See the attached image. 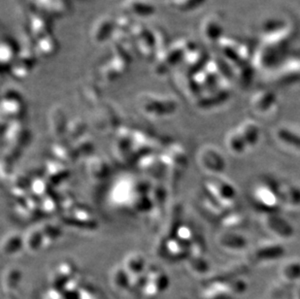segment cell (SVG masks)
Returning a JSON list of instances; mask_svg holds the SVG:
<instances>
[{
  "label": "cell",
  "instance_id": "cell-1",
  "mask_svg": "<svg viewBox=\"0 0 300 299\" xmlns=\"http://www.w3.org/2000/svg\"><path fill=\"white\" fill-rule=\"evenodd\" d=\"M134 56L119 47L112 44L108 55L101 59L96 68L97 76L101 80L112 82L122 77L129 69Z\"/></svg>",
  "mask_w": 300,
  "mask_h": 299
},
{
  "label": "cell",
  "instance_id": "cell-2",
  "mask_svg": "<svg viewBox=\"0 0 300 299\" xmlns=\"http://www.w3.org/2000/svg\"><path fill=\"white\" fill-rule=\"evenodd\" d=\"M187 43L188 39L185 37H180L176 40H173L166 50L157 55L154 59V73L157 76H164L176 69L183 62Z\"/></svg>",
  "mask_w": 300,
  "mask_h": 299
},
{
  "label": "cell",
  "instance_id": "cell-3",
  "mask_svg": "<svg viewBox=\"0 0 300 299\" xmlns=\"http://www.w3.org/2000/svg\"><path fill=\"white\" fill-rule=\"evenodd\" d=\"M129 32L134 41L135 54L145 60L154 61L156 56V45L151 27L136 21Z\"/></svg>",
  "mask_w": 300,
  "mask_h": 299
},
{
  "label": "cell",
  "instance_id": "cell-4",
  "mask_svg": "<svg viewBox=\"0 0 300 299\" xmlns=\"http://www.w3.org/2000/svg\"><path fill=\"white\" fill-rule=\"evenodd\" d=\"M27 35V33H26ZM37 55L34 44L27 35L25 42L20 44V52L16 58L9 74L16 80H24L34 71L37 61Z\"/></svg>",
  "mask_w": 300,
  "mask_h": 299
},
{
  "label": "cell",
  "instance_id": "cell-5",
  "mask_svg": "<svg viewBox=\"0 0 300 299\" xmlns=\"http://www.w3.org/2000/svg\"><path fill=\"white\" fill-rule=\"evenodd\" d=\"M259 222L267 234L275 240L287 241L294 235L292 225L279 212L261 214Z\"/></svg>",
  "mask_w": 300,
  "mask_h": 299
},
{
  "label": "cell",
  "instance_id": "cell-6",
  "mask_svg": "<svg viewBox=\"0 0 300 299\" xmlns=\"http://www.w3.org/2000/svg\"><path fill=\"white\" fill-rule=\"evenodd\" d=\"M251 199L255 207L258 209L261 214L279 212L280 208H282L274 184L268 183L256 184L252 190Z\"/></svg>",
  "mask_w": 300,
  "mask_h": 299
},
{
  "label": "cell",
  "instance_id": "cell-7",
  "mask_svg": "<svg viewBox=\"0 0 300 299\" xmlns=\"http://www.w3.org/2000/svg\"><path fill=\"white\" fill-rule=\"evenodd\" d=\"M205 189L214 200L219 202L223 207L230 210L237 197V191L234 184L223 179L208 180L205 183Z\"/></svg>",
  "mask_w": 300,
  "mask_h": 299
},
{
  "label": "cell",
  "instance_id": "cell-8",
  "mask_svg": "<svg viewBox=\"0 0 300 299\" xmlns=\"http://www.w3.org/2000/svg\"><path fill=\"white\" fill-rule=\"evenodd\" d=\"M286 252L285 246L275 239H262L257 242L250 253V261L262 264L281 258Z\"/></svg>",
  "mask_w": 300,
  "mask_h": 299
},
{
  "label": "cell",
  "instance_id": "cell-9",
  "mask_svg": "<svg viewBox=\"0 0 300 299\" xmlns=\"http://www.w3.org/2000/svg\"><path fill=\"white\" fill-rule=\"evenodd\" d=\"M139 106L147 114L164 115L175 110L176 101L168 95L145 93L139 98Z\"/></svg>",
  "mask_w": 300,
  "mask_h": 299
},
{
  "label": "cell",
  "instance_id": "cell-10",
  "mask_svg": "<svg viewBox=\"0 0 300 299\" xmlns=\"http://www.w3.org/2000/svg\"><path fill=\"white\" fill-rule=\"evenodd\" d=\"M27 35L32 44L43 39L46 36L54 33L51 26V20L32 9L27 16Z\"/></svg>",
  "mask_w": 300,
  "mask_h": 299
},
{
  "label": "cell",
  "instance_id": "cell-11",
  "mask_svg": "<svg viewBox=\"0 0 300 299\" xmlns=\"http://www.w3.org/2000/svg\"><path fill=\"white\" fill-rule=\"evenodd\" d=\"M115 29L114 16L108 14L102 15L93 23L90 28V39L92 43L96 45L104 44L111 41Z\"/></svg>",
  "mask_w": 300,
  "mask_h": 299
},
{
  "label": "cell",
  "instance_id": "cell-12",
  "mask_svg": "<svg viewBox=\"0 0 300 299\" xmlns=\"http://www.w3.org/2000/svg\"><path fill=\"white\" fill-rule=\"evenodd\" d=\"M282 208L290 211L300 210V188L289 182H277L274 184Z\"/></svg>",
  "mask_w": 300,
  "mask_h": 299
},
{
  "label": "cell",
  "instance_id": "cell-13",
  "mask_svg": "<svg viewBox=\"0 0 300 299\" xmlns=\"http://www.w3.org/2000/svg\"><path fill=\"white\" fill-rule=\"evenodd\" d=\"M217 245L228 253H241L248 249L249 241L245 235L235 231L226 230L220 233L217 237Z\"/></svg>",
  "mask_w": 300,
  "mask_h": 299
},
{
  "label": "cell",
  "instance_id": "cell-14",
  "mask_svg": "<svg viewBox=\"0 0 300 299\" xmlns=\"http://www.w3.org/2000/svg\"><path fill=\"white\" fill-rule=\"evenodd\" d=\"M199 162L201 167H203L204 170L212 174L222 172L226 166V162L222 153L211 146L201 150Z\"/></svg>",
  "mask_w": 300,
  "mask_h": 299
},
{
  "label": "cell",
  "instance_id": "cell-15",
  "mask_svg": "<svg viewBox=\"0 0 300 299\" xmlns=\"http://www.w3.org/2000/svg\"><path fill=\"white\" fill-rule=\"evenodd\" d=\"M20 52L18 44L10 36H3L0 45V61L2 72H10L16 58Z\"/></svg>",
  "mask_w": 300,
  "mask_h": 299
},
{
  "label": "cell",
  "instance_id": "cell-16",
  "mask_svg": "<svg viewBox=\"0 0 300 299\" xmlns=\"http://www.w3.org/2000/svg\"><path fill=\"white\" fill-rule=\"evenodd\" d=\"M121 10L126 12L134 19H143L154 16L156 8L151 0H123Z\"/></svg>",
  "mask_w": 300,
  "mask_h": 299
},
{
  "label": "cell",
  "instance_id": "cell-17",
  "mask_svg": "<svg viewBox=\"0 0 300 299\" xmlns=\"http://www.w3.org/2000/svg\"><path fill=\"white\" fill-rule=\"evenodd\" d=\"M273 135L283 147L294 152H300V132L298 130L292 127L281 126L274 129Z\"/></svg>",
  "mask_w": 300,
  "mask_h": 299
},
{
  "label": "cell",
  "instance_id": "cell-18",
  "mask_svg": "<svg viewBox=\"0 0 300 299\" xmlns=\"http://www.w3.org/2000/svg\"><path fill=\"white\" fill-rule=\"evenodd\" d=\"M245 140L248 150L256 148L260 138V127L256 122L247 120L236 128Z\"/></svg>",
  "mask_w": 300,
  "mask_h": 299
},
{
  "label": "cell",
  "instance_id": "cell-19",
  "mask_svg": "<svg viewBox=\"0 0 300 299\" xmlns=\"http://www.w3.org/2000/svg\"><path fill=\"white\" fill-rule=\"evenodd\" d=\"M31 9L40 13L50 20L60 17L63 11L56 0H28Z\"/></svg>",
  "mask_w": 300,
  "mask_h": 299
},
{
  "label": "cell",
  "instance_id": "cell-20",
  "mask_svg": "<svg viewBox=\"0 0 300 299\" xmlns=\"http://www.w3.org/2000/svg\"><path fill=\"white\" fill-rule=\"evenodd\" d=\"M34 47L38 58H50L56 55L58 44L56 36L52 33L34 43Z\"/></svg>",
  "mask_w": 300,
  "mask_h": 299
},
{
  "label": "cell",
  "instance_id": "cell-21",
  "mask_svg": "<svg viewBox=\"0 0 300 299\" xmlns=\"http://www.w3.org/2000/svg\"><path fill=\"white\" fill-rule=\"evenodd\" d=\"M22 96L17 92L7 91L3 95L2 99V110L3 113H7L8 115H18L22 113L21 111L23 108Z\"/></svg>",
  "mask_w": 300,
  "mask_h": 299
},
{
  "label": "cell",
  "instance_id": "cell-22",
  "mask_svg": "<svg viewBox=\"0 0 300 299\" xmlns=\"http://www.w3.org/2000/svg\"><path fill=\"white\" fill-rule=\"evenodd\" d=\"M225 146L235 156H242L248 150L247 144L237 129L230 130L225 136Z\"/></svg>",
  "mask_w": 300,
  "mask_h": 299
},
{
  "label": "cell",
  "instance_id": "cell-23",
  "mask_svg": "<svg viewBox=\"0 0 300 299\" xmlns=\"http://www.w3.org/2000/svg\"><path fill=\"white\" fill-rule=\"evenodd\" d=\"M280 275L282 280L292 284L300 279V260L289 259L284 263L280 269Z\"/></svg>",
  "mask_w": 300,
  "mask_h": 299
},
{
  "label": "cell",
  "instance_id": "cell-24",
  "mask_svg": "<svg viewBox=\"0 0 300 299\" xmlns=\"http://www.w3.org/2000/svg\"><path fill=\"white\" fill-rule=\"evenodd\" d=\"M166 285L167 280L164 274H161V273L153 274V277H151L150 283H148L147 286L145 287V294L148 297H154L155 295H157L159 292H161Z\"/></svg>",
  "mask_w": 300,
  "mask_h": 299
},
{
  "label": "cell",
  "instance_id": "cell-25",
  "mask_svg": "<svg viewBox=\"0 0 300 299\" xmlns=\"http://www.w3.org/2000/svg\"><path fill=\"white\" fill-rule=\"evenodd\" d=\"M246 222L247 219L244 214L239 212H229L221 220L222 228L227 230H239L245 227Z\"/></svg>",
  "mask_w": 300,
  "mask_h": 299
},
{
  "label": "cell",
  "instance_id": "cell-26",
  "mask_svg": "<svg viewBox=\"0 0 300 299\" xmlns=\"http://www.w3.org/2000/svg\"><path fill=\"white\" fill-rule=\"evenodd\" d=\"M152 33L154 36L155 45H156V56L162 53L164 50H166L169 45L171 44V41L169 40V37L167 34L165 29L159 25H153L150 26Z\"/></svg>",
  "mask_w": 300,
  "mask_h": 299
},
{
  "label": "cell",
  "instance_id": "cell-27",
  "mask_svg": "<svg viewBox=\"0 0 300 299\" xmlns=\"http://www.w3.org/2000/svg\"><path fill=\"white\" fill-rule=\"evenodd\" d=\"M115 18V27L117 30H122V31H130L131 27L134 26L136 20L134 19L132 16L127 14L126 12L120 10L118 14L114 16Z\"/></svg>",
  "mask_w": 300,
  "mask_h": 299
},
{
  "label": "cell",
  "instance_id": "cell-28",
  "mask_svg": "<svg viewBox=\"0 0 300 299\" xmlns=\"http://www.w3.org/2000/svg\"><path fill=\"white\" fill-rule=\"evenodd\" d=\"M204 0H169L170 6L178 12L192 11L203 3Z\"/></svg>",
  "mask_w": 300,
  "mask_h": 299
},
{
  "label": "cell",
  "instance_id": "cell-29",
  "mask_svg": "<svg viewBox=\"0 0 300 299\" xmlns=\"http://www.w3.org/2000/svg\"><path fill=\"white\" fill-rule=\"evenodd\" d=\"M273 106V98L270 97V95L262 94L256 97L254 101V108L257 113L264 114L268 111L270 107Z\"/></svg>",
  "mask_w": 300,
  "mask_h": 299
},
{
  "label": "cell",
  "instance_id": "cell-30",
  "mask_svg": "<svg viewBox=\"0 0 300 299\" xmlns=\"http://www.w3.org/2000/svg\"><path fill=\"white\" fill-rule=\"evenodd\" d=\"M112 284L114 286V288H117L118 290H122L123 291V289L128 287V285L130 284L129 280H128V277L126 276V272L124 274H120V271L119 269L115 270L112 274L111 278Z\"/></svg>",
  "mask_w": 300,
  "mask_h": 299
},
{
  "label": "cell",
  "instance_id": "cell-31",
  "mask_svg": "<svg viewBox=\"0 0 300 299\" xmlns=\"http://www.w3.org/2000/svg\"><path fill=\"white\" fill-rule=\"evenodd\" d=\"M21 278L20 273L18 272V270H9L8 271V274L5 275L3 278V282H4V288L7 286V288L10 289V288H15L18 283H19V280Z\"/></svg>",
  "mask_w": 300,
  "mask_h": 299
},
{
  "label": "cell",
  "instance_id": "cell-32",
  "mask_svg": "<svg viewBox=\"0 0 300 299\" xmlns=\"http://www.w3.org/2000/svg\"><path fill=\"white\" fill-rule=\"evenodd\" d=\"M180 233H181V237L183 238V239H185V240H191L192 239V231L189 230V228L188 227H182L181 229H180Z\"/></svg>",
  "mask_w": 300,
  "mask_h": 299
},
{
  "label": "cell",
  "instance_id": "cell-33",
  "mask_svg": "<svg viewBox=\"0 0 300 299\" xmlns=\"http://www.w3.org/2000/svg\"><path fill=\"white\" fill-rule=\"evenodd\" d=\"M58 5L60 6L61 10L64 12L67 9V5H68V0H56Z\"/></svg>",
  "mask_w": 300,
  "mask_h": 299
},
{
  "label": "cell",
  "instance_id": "cell-34",
  "mask_svg": "<svg viewBox=\"0 0 300 299\" xmlns=\"http://www.w3.org/2000/svg\"><path fill=\"white\" fill-rule=\"evenodd\" d=\"M294 293H295V297L300 299V284L296 286V288H294Z\"/></svg>",
  "mask_w": 300,
  "mask_h": 299
},
{
  "label": "cell",
  "instance_id": "cell-35",
  "mask_svg": "<svg viewBox=\"0 0 300 299\" xmlns=\"http://www.w3.org/2000/svg\"><path fill=\"white\" fill-rule=\"evenodd\" d=\"M168 1H169V0H168Z\"/></svg>",
  "mask_w": 300,
  "mask_h": 299
}]
</instances>
